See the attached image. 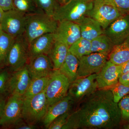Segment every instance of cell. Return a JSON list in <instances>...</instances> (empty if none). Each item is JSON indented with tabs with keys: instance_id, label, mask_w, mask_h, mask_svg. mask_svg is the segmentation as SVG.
I'll return each instance as SVG.
<instances>
[{
	"instance_id": "26",
	"label": "cell",
	"mask_w": 129,
	"mask_h": 129,
	"mask_svg": "<svg viewBox=\"0 0 129 129\" xmlns=\"http://www.w3.org/2000/svg\"><path fill=\"white\" fill-rule=\"evenodd\" d=\"M15 38L3 31L0 35V63L6 62Z\"/></svg>"
},
{
	"instance_id": "27",
	"label": "cell",
	"mask_w": 129,
	"mask_h": 129,
	"mask_svg": "<svg viewBox=\"0 0 129 129\" xmlns=\"http://www.w3.org/2000/svg\"><path fill=\"white\" fill-rule=\"evenodd\" d=\"M14 9L26 15L44 13L37 8L34 0H13Z\"/></svg>"
},
{
	"instance_id": "3",
	"label": "cell",
	"mask_w": 129,
	"mask_h": 129,
	"mask_svg": "<svg viewBox=\"0 0 129 129\" xmlns=\"http://www.w3.org/2000/svg\"><path fill=\"white\" fill-rule=\"evenodd\" d=\"M93 2L83 0H70L60 5L53 18L58 22L69 21L77 23L86 16H88L93 7Z\"/></svg>"
},
{
	"instance_id": "2",
	"label": "cell",
	"mask_w": 129,
	"mask_h": 129,
	"mask_svg": "<svg viewBox=\"0 0 129 129\" xmlns=\"http://www.w3.org/2000/svg\"><path fill=\"white\" fill-rule=\"evenodd\" d=\"M58 22L44 13L27 15L24 35L29 44L42 35L53 34Z\"/></svg>"
},
{
	"instance_id": "11",
	"label": "cell",
	"mask_w": 129,
	"mask_h": 129,
	"mask_svg": "<svg viewBox=\"0 0 129 129\" xmlns=\"http://www.w3.org/2000/svg\"><path fill=\"white\" fill-rule=\"evenodd\" d=\"M23 100L22 96L11 95L2 113L0 125L5 126L14 125L21 120Z\"/></svg>"
},
{
	"instance_id": "13",
	"label": "cell",
	"mask_w": 129,
	"mask_h": 129,
	"mask_svg": "<svg viewBox=\"0 0 129 129\" xmlns=\"http://www.w3.org/2000/svg\"><path fill=\"white\" fill-rule=\"evenodd\" d=\"M53 34L55 40L61 42L69 47L81 37L79 24L71 21L58 22L56 30Z\"/></svg>"
},
{
	"instance_id": "36",
	"label": "cell",
	"mask_w": 129,
	"mask_h": 129,
	"mask_svg": "<svg viewBox=\"0 0 129 129\" xmlns=\"http://www.w3.org/2000/svg\"><path fill=\"white\" fill-rule=\"evenodd\" d=\"M119 82L126 86H129V71L120 75Z\"/></svg>"
},
{
	"instance_id": "19",
	"label": "cell",
	"mask_w": 129,
	"mask_h": 129,
	"mask_svg": "<svg viewBox=\"0 0 129 129\" xmlns=\"http://www.w3.org/2000/svg\"><path fill=\"white\" fill-rule=\"evenodd\" d=\"M76 23L80 28L81 37L88 40L91 41L104 34V29L101 24L89 16H86Z\"/></svg>"
},
{
	"instance_id": "16",
	"label": "cell",
	"mask_w": 129,
	"mask_h": 129,
	"mask_svg": "<svg viewBox=\"0 0 129 129\" xmlns=\"http://www.w3.org/2000/svg\"><path fill=\"white\" fill-rule=\"evenodd\" d=\"M32 80L27 65L14 72L8 81V91L11 95L23 96Z\"/></svg>"
},
{
	"instance_id": "22",
	"label": "cell",
	"mask_w": 129,
	"mask_h": 129,
	"mask_svg": "<svg viewBox=\"0 0 129 129\" xmlns=\"http://www.w3.org/2000/svg\"><path fill=\"white\" fill-rule=\"evenodd\" d=\"M108 56V60L117 65H122L129 61V39L115 46Z\"/></svg>"
},
{
	"instance_id": "33",
	"label": "cell",
	"mask_w": 129,
	"mask_h": 129,
	"mask_svg": "<svg viewBox=\"0 0 129 129\" xmlns=\"http://www.w3.org/2000/svg\"><path fill=\"white\" fill-rule=\"evenodd\" d=\"M120 11L129 14V0H109Z\"/></svg>"
},
{
	"instance_id": "14",
	"label": "cell",
	"mask_w": 129,
	"mask_h": 129,
	"mask_svg": "<svg viewBox=\"0 0 129 129\" xmlns=\"http://www.w3.org/2000/svg\"><path fill=\"white\" fill-rule=\"evenodd\" d=\"M27 66L32 79L51 76L55 71L51 60L46 54L39 55L32 58Z\"/></svg>"
},
{
	"instance_id": "4",
	"label": "cell",
	"mask_w": 129,
	"mask_h": 129,
	"mask_svg": "<svg viewBox=\"0 0 129 129\" xmlns=\"http://www.w3.org/2000/svg\"><path fill=\"white\" fill-rule=\"evenodd\" d=\"M23 99L22 119L32 124L42 120L48 107L45 90L31 97Z\"/></svg>"
},
{
	"instance_id": "34",
	"label": "cell",
	"mask_w": 129,
	"mask_h": 129,
	"mask_svg": "<svg viewBox=\"0 0 129 129\" xmlns=\"http://www.w3.org/2000/svg\"><path fill=\"white\" fill-rule=\"evenodd\" d=\"M0 8L5 12L14 9L13 0H0Z\"/></svg>"
},
{
	"instance_id": "43",
	"label": "cell",
	"mask_w": 129,
	"mask_h": 129,
	"mask_svg": "<svg viewBox=\"0 0 129 129\" xmlns=\"http://www.w3.org/2000/svg\"><path fill=\"white\" fill-rule=\"evenodd\" d=\"M3 32V30L2 29V28L1 26V23H0V35L1 34L2 32Z\"/></svg>"
},
{
	"instance_id": "23",
	"label": "cell",
	"mask_w": 129,
	"mask_h": 129,
	"mask_svg": "<svg viewBox=\"0 0 129 129\" xmlns=\"http://www.w3.org/2000/svg\"><path fill=\"white\" fill-rule=\"evenodd\" d=\"M91 53H104L108 56L115 46L104 34L91 41Z\"/></svg>"
},
{
	"instance_id": "30",
	"label": "cell",
	"mask_w": 129,
	"mask_h": 129,
	"mask_svg": "<svg viewBox=\"0 0 129 129\" xmlns=\"http://www.w3.org/2000/svg\"><path fill=\"white\" fill-rule=\"evenodd\" d=\"M120 109L122 119L129 121V94L124 96L118 103Z\"/></svg>"
},
{
	"instance_id": "37",
	"label": "cell",
	"mask_w": 129,
	"mask_h": 129,
	"mask_svg": "<svg viewBox=\"0 0 129 129\" xmlns=\"http://www.w3.org/2000/svg\"><path fill=\"white\" fill-rule=\"evenodd\" d=\"M122 65V74L125 73L129 71V60Z\"/></svg>"
},
{
	"instance_id": "25",
	"label": "cell",
	"mask_w": 129,
	"mask_h": 129,
	"mask_svg": "<svg viewBox=\"0 0 129 129\" xmlns=\"http://www.w3.org/2000/svg\"><path fill=\"white\" fill-rule=\"evenodd\" d=\"M69 51L79 60L83 56L91 53V41L81 37L70 47Z\"/></svg>"
},
{
	"instance_id": "35",
	"label": "cell",
	"mask_w": 129,
	"mask_h": 129,
	"mask_svg": "<svg viewBox=\"0 0 129 129\" xmlns=\"http://www.w3.org/2000/svg\"><path fill=\"white\" fill-rule=\"evenodd\" d=\"M15 128L18 129H33L35 128L33 124L28 123L27 122H22L21 120L14 125Z\"/></svg>"
},
{
	"instance_id": "1",
	"label": "cell",
	"mask_w": 129,
	"mask_h": 129,
	"mask_svg": "<svg viewBox=\"0 0 129 129\" xmlns=\"http://www.w3.org/2000/svg\"><path fill=\"white\" fill-rule=\"evenodd\" d=\"M121 119L120 109L111 91L98 89L81 102L62 129H115Z\"/></svg>"
},
{
	"instance_id": "29",
	"label": "cell",
	"mask_w": 129,
	"mask_h": 129,
	"mask_svg": "<svg viewBox=\"0 0 129 129\" xmlns=\"http://www.w3.org/2000/svg\"><path fill=\"white\" fill-rule=\"evenodd\" d=\"M108 89L112 93L114 101L116 103H118L124 96L129 94V86L124 85L119 82Z\"/></svg>"
},
{
	"instance_id": "18",
	"label": "cell",
	"mask_w": 129,
	"mask_h": 129,
	"mask_svg": "<svg viewBox=\"0 0 129 129\" xmlns=\"http://www.w3.org/2000/svg\"><path fill=\"white\" fill-rule=\"evenodd\" d=\"M74 103L73 99L68 94L60 101L49 106L42 120L45 127L47 128L55 119L64 113L69 112Z\"/></svg>"
},
{
	"instance_id": "44",
	"label": "cell",
	"mask_w": 129,
	"mask_h": 129,
	"mask_svg": "<svg viewBox=\"0 0 129 129\" xmlns=\"http://www.w3.org/2000/svg\"><path fill=\"white\" fill-rule=\"evenodd\" d=\"M1 114H0V121H1Z\"/></svg>"
},
{
	"instance_id": "21",
	"label": "cell",
	"mask_w": 129,
	"mask_h": 129,
	"mask_svg": "<svg viewBox=\"0 0 129 129\" xmlns=\"http://www.w3.org/2000/svg\"><path fill=\"white\" fill-rule=\"evenodd\" d=\"M79 64V59L69 51L64 62L58 70L67 77L71 84L78 78Z\"/></svg>"
},
{
	"instance_id": "40",
	"label": "cell",
	"mask_w": 129,
	"mask_h": 129,
	"mask_svg": "<svg viewBox=\"0 0 129 129\" xmlns=\"http://www.w3.org/2000/svg\"><path fill=\"white\" fill-rule=\"evenodd\" d=\"M70 0H57L60 5H62L68 2Z\"/></svg>"
},
{
	"instance_id": "15",
	"label": "cell",
	"mask_w": 129,
	"mask_h": 129,
	"mask_svg": "<svg viewBox=\"0 0 129 129\" xmlns=\"http://www.w3.org/2000/svg\"><path fill=\"white\" fill-rule=\"evenodd\" d=\"M122 70V65L114 64L108 60L101 70L97 74L98 89H108L118 83Z\"/></svg>"
},
{
	"instance_id": "7",
	"label": "cell",
	"mask_w": 129,
	"mask_h": 129,
	"mask_svg": "<svg viewBox=\"0 0 129 129\" xmlns=\"http://www.w3.org/2000/svg\"><path fill=\"white\" fill-rule=\"evenodd\" d=\"M27 17L15 9L5 11L0 23L3 31L14 38L24 34Z\"/></svg>"
},
{
	"instance_id": "24",
	"label": "cell",
	"mask_w": 129,
	"mask_h": 129,
	"mask_svg": "<svg viewBox=\"0 0 129 129\" xmlns=\"http://www.w3.org/2000/svg\"><path fill=\"white\" fill-rule=\"evenodd\" d=\"M51 76L32 79L27 89L23 96V98H29L45 90L49 83Z\"/></svg>"
},
{
	"instance_id": "9",
	"label": "cell",
	"mask_w": 129,
	"mask_h": 129,
	"mask_svg": "<svg viewBox=\"0 0 129 129\" xmlns=\"http://www.w3.org/2000/svg\"><path fill=\"white\" fill-rule=\"evenodd\" d=\"M97 74L78 78L71 83L68 95L74 102H80L98 89L96 78Z\"/></svg>"
},
{
	"instance_id": "5",
	"label": "cell",
	"mask_w": 129,
	"mask_h": 129,
	"mask_svg": "<svg viewBox=\"0 0 129 129\" xmlns=\"http://www.w3.org/2000/svg\"><path fill=\"white\" fill-rule=\"evenodd\" d=\"M89 16L98 22L103 29L111 23L125 15L109 0H95Z\"/></svg>"
},
{
	"instance_id": "45",
	"label": "cell",
	"mask_w": 129,
	"mask_h": 129,
	"mask_svg": "<svg viewBox=\"0 0 129 129\" xmlns=\"http://www.w3.org/2000/svg\"><path fill=\"white\" fill-rule=\"evenodd\" d=\"M0 64H1V63H0Z\"/></svg>"
},
{
	"instance_id": "41",
	"label": "cell",
	"mask_w": 129,
	"mask_h": 129,
	"mask_svg": "<svg viewBox=\"0 0 129 129\" xmlns=\"http://www.w3.org/2000/svg\"><path fill=\"white\" fill-rule=\"evenodd\" d=\"M124 129H129V123L128 124L125 125L124 127Z\"/></svg>"
},
{
	"instance_id": "6",
	"label": "cell",
	"mask_w": 129,
	"mask_h": 129,
	"mask_svg": "<svg viewBox=\"0 0 129 129\" xmlns=\"http://www.w3.org/2000/svg\"><path fill=\"white\" fill-rule=\"evenodd\" d=\"M29 45L24 34L15 38L5 62L13 72L19 70L27 64Z\"/></svg>"
},
{
	"instance_id": "39",
	"label": "cell",
	"mask_w": 129,
	"mask_h": 129,
	"mask_svg": "<svg viewBox=\"0 0 129 129\" xmlns=\"http://www.w3.org/2000/svg\"><path fill=\"white\" fill-rule=\"evenodd\" d=\"M4 12H5V11L1 8H0V23H1L2 19Z\"/></svg>"
},
{
	"instance_id": "42",
	"label": "cell",
	"mask_w": 129,
	"mask_h": 129,
	"mask_svg": "<svg viewBox=\"0 0 129 129\" xmlns=\"http://www.w3.org/2000/svg\"><path fill=\"white\" fill-rule=\"evenodd\" d=\"M84 1L86 2H93L95 0H83Z\"/></svg>"
},
{
	"instance_id": "32",
	"label": "cell",
	"mask_w": 129,
	"mask_h": 129,
	"mask_svg": "<svg viewBox=\"0 0 129 129\" xmlns=\"http://www.w3.org/2000/svg\"><path fill=\"white\" fill-rule=\"evenodd\" d=\"M10 77L7 70H4L0 72V94L4 93L8 90Z\"/></svg>"
},
{
	"instance_id": "31",
	"label": "cell",
	"mask_w": 129,
	"mask_h": 129,
	"mask_svg": "<svg viewBox=\"0 0 129 129\" xmlns=\"http://www.w3.org/2000/svg\"><path fill=\"white\" fill-rule=\"evenodd\" d=\"M70 114L67 112L55 119L47 128L48 129H62L66 124Z\"/></svg>"
},
{
	"instance_id": "38",
	"label": "cell",
	"mask_w": 129,
	"mask_h": 129,
	"mask_svg": "<svg viewBox=\"0 0 129 129\" xmlns=\"http://www.w3.org/2000/svg\"><path fill=\"white\" fill-rule=\"evenodd\" d=\"M6 103L5 100L0 97V114H2Z\"/></svg>"
},
{
	"instance_id": "28",
	"label": "cell",
	"mask_w": 129,
	"mask_h": 129,
	"mask_svg": "<svg viewBox=\"0 0 129 129\" xmlns=\"http://www.w3.org/2000/svg\"><path fill=\"white\" fill-rule=\"evenodd\" d=\"M34 1L39 9L52 17L60 5L57 0H34Z\"/></svg>"
},
{
	"instance_id": "17",
	"label": "cell",
	"mask_w": 129,
	"mask_h": 129,
	"mask_svg": "<svg viewBox=\"0 0 129 129\" xmlns=\"http://www.w3.org/2000/svg\"><path fill=\"white\" fill-rule=\"evenodd\" d=\"M55 41L52 33L42 35L33 40L29 45V61L39 55H48Z\"/></svg>"
},
{
	"instance_id": "12",
	"label": "cell",
	"mask_w": 129,
	"mask_h": 129,
	"mask_svg": "<svg viewBox=\"0 0 129 129\" xmlns=\"http://www.w3.org/2000/svg\"><path fill=\"white\" fill-rule=\"evenodd\" d=\"M106 35L114 46L129 39V14H125L113 22L104 29Z\"/></svg>"
},
{
	"instance_id": "10",
	"label": "cell",
	"mask_w": 129,
	"mask_h": 129,
	"mask_svg": "<svg viewBox=\"0 0 129 129\" xmlns=\"http://www.w3.org/2000/svg\"><path fill=\"white\" fill-rule=\"evenodd\" d=\"M108 55L100 53H91L79 59L78 78L98 74L108 60Z\"/></svg>"
},
{
	"instance_id": "8",
	"label": "cell",
	"mask_w": 129,
	"mask_h": 129,
	"mask_svg": "<svg viewBox=\"0 0 129 129\" xmlns=\"http://www.w3.org/2000/svg\"><path fill=\"white\" fill-rule=\"evenodd\" d=\"M70 84L64 75L58 70L54 71L45 90L48 107L67 95Z\"/></svg>"
},
{
	"instance_id": "20",
	"label": "cell",
	"mask_w": 129,
	"mask_h": 129,
	"mask_svg": "<svg viewBox=\"0 0 129 129\" xmlns=\"http://www.w3.org/2000/svg\"><path fill=\"white\" fill-rule=\"evenodd\" d=\"M69 47L61 42L55 40L48 54L53 64L54 70L59 69L66 59Z\"/></svg>"
}]
</instances>
